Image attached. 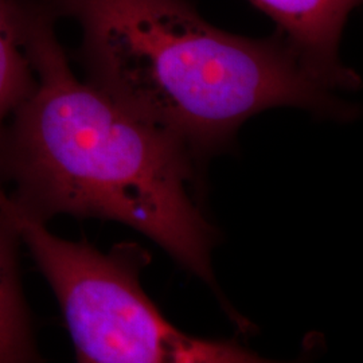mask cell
I'll return each instance as SVG.
<instances>
[{
  "mask_svg": "<svg viewBox=\"0 0 363 363\" xmlns=\"http://www.w3.org/2000/svg\"><path fill=\"white\" fill-rule=\"evenodd\" d=\"M19 247L15 230L0 216V363L42 361L22 281Z\"/></svg>",
  "mask_w": 363,
  "mask_h": 363,
  "instance_id": "obj_5",
  "label": "cell"
},
{
  "mask_svg": "<svg viewBox=\"0 0 363 363\" xmlns=\"http://www.w3.org/2000/svg\"><path fill=\"white\" fill-rule=\"evenodd\" d=\"M35 88L0 133V183L27 216L116 220L214 286L216 229L191 195L194 157L76 77L39 0H21Z\"/></svg>",
  "mask_w": 363,
  "mask_h": 363,
  "instance_id": "obj_1",
  "label": "cell"
},
{
  "mask_svg": "<svg viewBox=\"0 0 363 363\" xmlns=\"http://www.w3.org/2000/svg\"><path fill=\"white\" fill-rule=\"evenodd\" d=\"M81 30L85 82L206 159L250 117L298 108L337 121L358 106L306 70L286 37L249 38L213 26L190 0H39Z\"/></svg>",
  "mask_w": 363,
  "mask_h": 363,
  "instance_id": "obj_2",
  "label": "cell"
},
{
  "mask_svg": "<svg viewBox=\"0 0 363 363\" xmlns=\"http://www.w3.org/2000/svg\"><path fill=\"white\" fill-rule=\"evenodd\" d=\"M35 73L25 48L21 0H0V133L35 88Z\"/></svg>",
  "mask_w": 363,
  "mask_h": 363,
  "instance_id": "obj_6",
  "label": "cell"
},
{
  "mask_svg": "<svg viewBox=\"0 0 363 363\" xmlns=\"http://www.w3.org/2000/svg\"><path fill=\"white\" fill-rule=\"evenodd\" d=\"M0 216L28 249L57 298L78 362L255 363L259 355L233 340L178 330L144 292L151 257L132 242L101 252L52 234L18 208L0 183Z\"/></svg>",
  "mask_w": 363,
  "mask_h": 363,
  "instance_id": "obj_3",
  "label": "cell"
},
{
  "mask_svg": "<svg viewBox=\"0 0 363 363\" xmlns=\"http://www.w3.org/2000/svg\"><path fill=\"white\" fill-rule=\"evenodd\" d=\"M276 23L306 70L333 91H358V73L340 60L350 13L362 0H249Z\"/></svg>",
  "mask_w": 363,
  "mask_h": 363,
  "instance_id": "obj_4",
  "label": "cell"
}]
</instances>
